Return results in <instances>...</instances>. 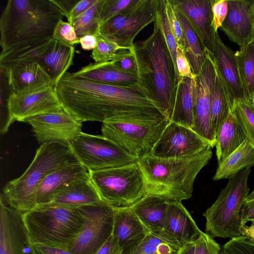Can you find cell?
<instances>
[{
    "mask_svg": "<svg viewBox=\"0 0 254 254\" xmlns=\"http://www.w3.org/2000/svg\"><path fill=\"white\" fill-rule=\"evenodd\" d=\"M55 88L63 109L82 123L148 122L166 119L138 82L127 86L111 85L66 72Z\"/></svg>",
    "mask_w": 254,
    "mask_h": 254,
    "instance_id": "obj_1",
    "label": "cell"
},
{
    "mask_svg": "<svg viewBox=\"0 0 254 254\" xmlns=\"http://www.w3.org/2000/svg\"><path fill=\"white\" fill-rule=\"evenodd\" d=\"M64 15L51 0H8L0 18V66L34 61L54 39Z\"/></svg>",
    "mask_w": 254,
    "mask_h": 254,
    "instance_id": "obj_2",
    "label": "cell"
},
{
    "mask_svg": "<svg viewBox=\"0 0 254 254\" xmlns=\"http://www.w3.org/2000/svg\"><path fill=\"white\" fill-rule=\"evenodd\" d=\"M131 51L136 62L138 82L170 121L178 80L170 53L158 26L154 24L150 36L134 43Z\"/></svg>",
    "mask_w": 254,
    "mask_h": 254,
    "instance_id": "obj_3",
    "label": "cell"
},
{
    "mask_svg": "<svg viewBox=\"0 0 254 254\" xmlns=\"http://www.w3.org/2000/svg\"><path fill=\"white\" fill-rule=\"evenodd\" d=\"M212 156L211 148L180 158H159L150 154L137 159L146 182L147 196L181 202L192 194L195 179Z\"/></svg>",
    "mask_w": 254,
    "mask_h": 254,
    "instance_id": "obj_4",
    "label": "cell"
},
{
    "mask_svg": "<svg viewBox=\"0 0 254 254\" xmlns=\"http://www.w3.org/2000/svg\"><path fill=\"white\" fill-rule=\"evenodd\" d=\"M78 163L69 145L42 144L24 173L5 185L0 198L6 204L24 214L36 206L37 189L49 174L64 166Z\"/></svg>",
    "mask_w": 254,
    "mask_h": 254,
    "instance_id": "obj_5",
    "label": "cell"
},
{
    "mask_svg": "<svg viewBox=\"0 0 254 254\" xmlns=\"http://www.w3.org/2000/svg\"><path fill=\"white\" fill-rule=\"evenodd\" d=\"M32 244L68 250L82 230L84 215L78 208L44 204L22 214Z\"/></svg>",
    "mask_w": 254,
    "mask_h": 254,
    "instance_id": "obj_6",
    "label": "cell"
},
{
    "mask_svg": "<svg viewBox=\"0 0 254 254\" xmlns=\"http://www.w3.org/2000/svg\"><path fill=\"white\" fill-rule=\"evenodd\" d=\"M250 169H245L229 179L215 201L203 213L205 233L212 238H232L241 234L240 212L249 195Z\"/></svg>",
    "mask_w": 254,
    "mask_h": 254,
    "instance_id": "obj_7",
    "label": "cell"
},
{
    "mask_svg": "<svg viewBox=\"0 0 254 254\" xmlns=\"http://www.w3.org/2000/svg\"><path fill=\"white\" fill-rule=\"evenodd\" d=\"M102 200L114 207H129L147 196L145 179L137 162L88 172Z\"/></svg>",
    "mask_w": 254,
    "mask_h": 254,
    "instance_id": "obj_8",
    "label": "cell"
},
{
    "mask_svg": "<svg viewBox=\"0 0 254 254\" xmlns=\"http://www.w3.org/2000/svg\"><path fill=\"white\" fill-rule=\"evenodd\" d=\"M69 146L79 163L88 172L127 165L138 159L103 135L82 132Z\"/></svg>",
    "mask_w": 254,
    "mask_h": 254,
    "instance_id": "obj_9",
    "label": "cell"
},
{
    "mask_svg": "<svg viewBox=\"0 0 254 254\" xmlns=\"http://www.w3.org/2000/svg\"><path fill=\"white\" fill-rule=\"evenodd\" d=\"M169 121L122 122L106 120L102 123V135L115 142L137 159L150 154Z\"/></svg>",
    "mask_w": 254,
    "mask_h": 254,
    "instance_id": "obj_10",
    "label": "cell"
},
{
    "mask_svg": "<svg viewBox=\"0 0 254 254\" xmlns=\"http://www.w3.org/2000/svg\"><path fill=\"white\" fill-rule=\"evenodd\" d=\"M158 2L159 0H137L102 24L99 32L114 41L122 49L131 50L138 33L155 21Z\"/></svg>",
    "mask_w": 254,
    "mask_h": 254,
    "instance_id": "obj_11",
    "label": "cell"
},
{
    "mask_svg": "<svg viewBox=\"0 0 254 254\" xmlns=\"http://www.w3.org/2000/svg\"><path fill=\"white\" fill-rule=\"evenodd\" d=\"M84 226L68 251L73 254H95L111 236L114 207L105 202L79 208Z\"/></svg>",
    "mask_w": 254,
    "mask_h": 254,
    "instance_id": "obj_12",
    "label": "cell"
},
{
    "mask_svg": "<svg viewBox=\"0 0 254 254\" xmlns=\"http://www.w3.org/2000/svg\"><path fill=\"white\" fill-rule=\"evenodd\" d=\"M212 148L192 129L169 121L150 154L159 158H180Z\"/></svg>",
    "mask_w": 254,
    "mask_h": 254,
    "instance_id": "obj_13",
    "label": "cell"
},
{
    "mask_svg": "<svg viewBox=\"0 0 254 254\" xmlns=\"http://www.w3.org/2000/svg\"><path fill=\"white\" fill-rule=\"evenodd\" d=\"M24 122L32 127L33 135L39 143L69 145L82 133V122L64 109L28 118Z\"/></svg>",
    "mask_w": 254,
    "mask_h": 254,
    "instance_id": "obj_14",
    "label": "cell"
},
{
    "mask_svg": "<svg viewBox=\"0 0 254 254\" xmlns=\"http://www.w3.org/2000/svg\"><path fill=\"white\" fill-rule=\"evenodd\" d=\"M63 110L55 87L29 94L11 92L7 100V120L1 133H4L14 121L24 122L36 116Z\"/></svg>",
    "mask_w": 254,
    "mask_h": 254,
    "instance_id": "obj_15",
    "label": "cell"
},
{
    "mask_svg": "<svg viewBox=\"0 0 254 254\" xmlns=\"http://www.w3.org/2000/svg\"><path fill=\"white\" fill-rule=\"evenodd\" d=\"M204 52V62L197 75L198 92L192 129L213 147L215 146L216 139L210 121V94L216 68L212 54L207 50Z\"/></svg>",
    "mask_w": 254,
    "mask_h": 254,
    "instance_id": "obj_16",
    "label": "cell"
},
{
    "mask_svg": "<svg viewBox=\"0 0 254 254\" xmlns=\"http://www.w3.org/2000/svg\"><path fill=\"white\" fill-rule=\"evenodd\" d=\"M0 254H34L22 213L0 198Z\"/></svg>",
    "mask_w": 254,
    "mask_h": 254,
    "instance_id": "obj_17",
    "label": "cell"
},
{
    "mask_svg": "<svg viewBox=\"0 0 254 254\" xmlns=\"http://www.w3.org/2000/svg\"><path fill=\"white\" fill-rule=\"evenodd\" d=\"M228 6L220 29L240 47L248 44L254 36V0H228Z\"/></svg>",
    "mask_w": 254,
    "mask_h": 254,
    "instance_id": "obj_18",
    "label": "cell"
},
{
    "mask_svg": "<svg viewBox=\"0 0 254 254\" xmlns=\"http://www.w3.org/2000/svg\"><path fill=\"white\" fill-rule=\"evenodd\" d=\"M171 0L186 17L203 50L213 54L216 33L213 26V0Z\"/></svg>",
    "mask_w": 254,
    "mask_h": 254,
    "instance_id": "obj_19",
    "label": "cell"
},
{
    "mask_svg": "<svg viewBox=\"0 0 254 254\" xmlns=\"http://www.w3.org/2000/svg\"><path fill=\"white\" fill-rule=\"evenodd\" d=\"M4 73L7 77L12 93L29 94L54 87L51 77L45 69L35 61L18 63Z\"/></svg>",
    "mask_w": 254,
    "mask_h": 254,
    "instance_id": "obj_20",
    "label": "cell"
},
{
    "mask_svg": "<svg viewBox=\"0 0 254 254\" xmlns=\"http://www.w3.org/2000/svg\"><path fill=\"white\" fill-rule=\"evenodd\" d=\"M147 233L129 207H114L112 235L123 251V254H130Z\"/></svg>",
    "mask_w": 254,
    "mask_h": 254,
    "instance_id": "obj_21",
    "label": "cell"
},
{
    "mask_svg": "<svg viewBox=\"0 0 254 254\" xmlns=\"http://www.w3.org/2000/svg\"><path fill=\"white\" fill-rule=\"evenodd\" d=\"M168 202L163 231L177 241L181 247L195 242L202 231L189 212L182 202L168 200Z\"/></svg>",
    "mask_w": 254,
    "mask_h": 254,
    "instance_id": "obj_22",
    "label": "cell"
},
{
    "mask_svg": "<svg viewBox=\"0 0 254 254\" xmlns=\"http://www.w3.org/2000/svg\"><path fill=\"white\" fill-rule=\"evenodd\" d=\"M212 55L218 74L232 100L246 97L239 74L235 53L224 44L218 32L215 33Z\"/></svg>",
    "mask_w": 254,
    "mask_h": 254,
    "instance_id": "obj_23",
    "label": "cell"
},
{
    "mask_svg": "<svg viewBox=\"0 0 254 254\" xmlns=\"http://www.w3.org/2000/svg\"><path fill=\"white\" fill-rule=\"evenodd\" d=\"M104 202L88 174L70 183L60 190L52 201L47 204L78 208Z\"/></svg>",
    "mask_w": 254,
    "mask_h": 254,
    "instance_id": "obj_24",
    "label": "cell"
},
{
    "mask_svg": "<svg viewBox=\"0 0 254 254\" xmlns=\"http://www.w3.org/2000/svg\"><path fill=\"white\" fill-rule=\"evenodd\" d=\"M198 92L197 76L179 77L175 89L174 103L170 122L192 129Z\"/></svg>",
    "mask_w": 254,
    "mask_h": 254,
    "instance_id": "obj_25",
    "label": "cell"
},
{
    "mask_svg": "<svg viewBox=\"0 0 254 254\" xmlns=\"http://www.w3.org/2000/svg\"><path fill=\"white\" fill-rule=\"evenodd\" d=\"M88 174L87 169L79 163L64 166L52 172L43 180L37 189V205L51 203L60 190L75 179Z\"/></svg>",
    "mask_w": 254,
    "mask_h": 254,
    "instance_id": "obj_26",
    "label": "cell"
},
{
    "mask_svg": "<svg viewBox=\"0 0 254 254\" xmlns=\"http://www.w3.org/2000/svg\"><path fill=\"white\" fill-rule=\"evenodd\" d=\"M74 52V47L65 45L54 39L34 61L45 69L55 87L72 64Z\"/></svg>",
    "mask_w": 254,
    "mask_h": 254,
    "instance_id": "obj_27",
    "label": "cell"
},
{
    "mask_svg": "<svg viewBox=\"0 0 254 254\" xmlns=\"http://www.w3.org/2000/svg\"><path fill=\"white\" fill-rule=\"evenodd\" d=\"M72 74L81 78L111 85L127 86L138 82L137 74L121 69L112 61L90 63Z\"/></svg>",
    "mask_w": 254,
    "mask_h": 254,
    "instance_id": "obj_28",
    "label": "cell"
},
{
    "mask_svg": "<svg viewBox=\"0 0 254 254\" xmlns=\"http://www.w3.org/2000/svg\"><path fill=\"white\" fill-rule=\"evenodd\" d=\"M168 200L153 195H147L129 207L148 232L163 231Z\"/></svg>",
    "mask_w": 254,
    "mask_h": 254,
    "instance_id": "obj_29",
    "label": "cell"
},
{
    "mask_svg": "<svg viewBox=\"0 0 254 254\" xmlns=\"http://www.w3.org/2000/svg\"><path fill=\"white\" fill-rule=\"evenodd\" d=\"M232 103L229 93L216 69L210 94V121L216 139L219 130L231 112Z\"/></svg>",
    "mask_w": 254,
    "mask_h": 254,
    "instance_id": "obj_30",
    "label": "cell"
},
{
    "mask_svg": "<svg viewBox=\"0 0 254 254\" xmlns=\"http://www.w3.org/2000/svg\"><path fill=\"white\" fill-rule=\"evenodd\" d=\"M246 139L245 133L231 112L216 136L215 146L218 165L236 150Z\"/></svg>",
    "mask_w": 254,
    "mask_h": 254,
    "instance_id": "obj_31",
    "label": "cell"
},
{
    "mask_svg": "<svg viewBox=\"0 0 254 254\" xmlns=\"http://www.w3.org/2000/svg\"><path fill=\"white\" fill-rule=\"evenodd\" d=\"M254 166V147L246 139L219 165L212 179H230L240 172Z\"/></svg>",
    "mask_w": 254,
    "mask_h": 254,
    "instance_id": "obj_32",
    "label": "cell"
},
{
    "mask_svg": "<svg viewBox=\"0 0 254 254\" xmlns=\"http://www.w3.org/2000/svg\"><path fill=\"white\" fill-rule=\"evenodd\" d=\"M172 4L182 27L185 48L184 52L190 64L193 73L197 75L204 62V50L196 34L182 11L173 3Z\"/></svg>",
    "mask_w": 254,
    "mask_h": 254,
    "instance_id": "obj_33",
    "label": "cell"
},
{
    "mask_svg": "<svg viewBox=\"0 0 254 254\" xmlns=\"http://www.w3.org/2000/svg\"><path fill=\"white\" fill-rule=\"evenodd\" d=\"M181 246L163 231L148 232L130 254H177Z\"/></svg>",
    "mask_w": 254,
    "mask_h": 254,
    "instance_id": "obj_34",
    "label": "cell"
},
{
    "mask_svg": "<svg viewBox=\"0 0 254 254\" xmlns=\"http://www.w3.org/2000/svg\"><path fill=\"white\" fill-rule=\"evenodd\" d=\"M239 74L246 97H254V49L252 41L235 53Z\"/></svg>",
    "mask_w": 254,
    "mask_h": 254,
    "instance_id": "obj_35",
    "label": "cell"
},
{
    "mask_svg": "<svg viewBox=\"0 0 254 254\" xmlns=\"http://www.w3.org/2000/svg\"><path fill=\"white\" fill-rule=\"evenodd\" d=\"M231 112L247 139L254 147V102L253 100L247 97L234 99Z\"/></svg>",
    "mask_w": 254,
    "mask_h": 254,
    "instance_id": "obj_36",
    "label": "cell"
},
{
    "mask_svg": "<svg viewBox=\"0 0 254 254\" xmlns=\"http://www.w3.org/2000/svg\"><path fill=\"white\" fill-rule=\"evenodd\" d=\"M104 1L97 0L92 6L70 23L78 38L87 34L95 35L99 32L101 25L100 14Z\"/></svg>",
    "mask_w": 254,
    "mask_h": 254,
    "instance_id": "obj_37",
    "label": "cell"
},
{
    "mask_svg": "<svg viewBox=\"0 0 254 254\" xmlns=\"http://www.w3.org/2000/svg\"><path fill=\"white\" fill-rule=\"evenodd\" d=\"M154 24L158 26L166 42L172 59L176 77L178 81L179 76L176 63V50L178 45L169 24L164 0H159L156 16Z\"/></svg>",
    "mask_w": 254,
    "mask_h": 254,
    "instance_id": "obj_38",
    "label": "cell"
},
{
    "mask_svg": "<svg viewBox=\"0 0 254 254\" xmlns=\"http://www.w3.org/2000/svg\"><path fill=\"white\" fill-rule=\"evenodd\" d=\"M95 36L97 45L92 50L91 57L96 63L112 61L117 52L123 49L114 41L99 32Z\"/></svg>",
    "mask_w": 254,
    "mask_h": 254,
    "instance_id": "obj_39",
    "label": "cell"
},
{
    "mask_svg": "<svg viewBox=\"0 0 254 254\" xmlns=\"http://www.w3.org/2000/svg\"><path fill=\"white\" fill-rule=\"evenodd\" d=\"M220 254H254V240L244 236L231 238L223 246Z\"/></svg>",
    "mask_w": 254,
    "mask_h": 254,
    "instance_id": "obj_40",
    "label": "cell"
},
{
    "mask_svg": "<svg viewBox=\"0 0 254 254\" xmlns=\"http://www.w3.org/2000/svg\"><path fill=\"white\" fill-rule=\"evenodd\" d=\"M137 0H104L100 14L101 25L122 13Z\"/></svg>",
    "mask_w": 254,
    "mask_h": 254,
    "instance_id": "obj_41",
    "label": "cell"
},
{
    "mask_svg": "<svg viewBox=\"0 0 254 254\" xmlns=\"http://www.w3.org/2000/svg\"><path fill=\"white\" fill-rule=\"evenodd\" d=\"M53 38L69 46L79 43V39L74 28L69 22L60 20L57 23L53 34Z\"/></svg>",
    "mask_w": 254,
    "mask_h": 254,
    "instance_id": "obj_42",
    "label": "cell"
},
{
    "mask_svg": "<svg viewBox=\"0 0 254 254\" xmlns=\"http://www.w3.org/2000/svg\"><path fill=\"white\" fill-rule=\"evenodd\" d=\"M166 12L169 24L178 46L184 51V44L182 27L171 0H164Z\"/></svg>",
    "mask_w": 254,
    "mask_h": 254,
    "instance_id": "obj_43",
    "label": "cell"
},
{
    "mask_svg": "<svg viewBox=\"0 0 254 254\" xmlns=\"http://www.w3.org/2000/svg\"><path fill=\"white\" fill-rule=\"evenodd\" d=\"M112 61L121 69L137 74V66L133 52L131 50H119Z\"/></svg>",
    "mask_w": 254,
    "mask_h": 254,
    "instance_id": "obj_44",
    "label": "cell"
},
{
    "mask_svg": "<svg viewBox=\"0 0 254 254\" xmlns=\"http://www.w3.org/2000/svg\"><path fill=\"white\" fill-rule=\"evenodd\" d=\"M220 245L202 231L195 241L194 254H220Z\"/></svg>",
    "mask_w": 254,
    "mask_h": 254,
    "instance_id": "obj_45",
    "label": "cell"
},
{
    "mask_svg": "<svg viewBox=\"0 0 254 254\" xmlns=\"http://www.w3.org/2000/svg\"><path fill=\"white\" fill-rule=\"evenodd\" d=\"M211 9L213 28L215 32H217L228 13V0H213Z\"/></svg>",
    "mask_w": 254,
    "mask_h": 254,
    "instance_id": "obj_46",
    "label": "cell"
},
{
    "mask_svg": "<svg viewBox=\"0 0 254 254\" xmlns=\"http://www.w3.org/2000/svg\"><path fill=\"white\" fill-rule=\"evenodd\" d=\"M176 63L179 77L193 78L197 76L193 73L185 52L179 46L176 50Z\"/></svg>",
    "mask_w": 254,
    "mask_h": 254,
    "instance_id": "obj_47",
    "label": "cell"
},
{
    "mask_svg": "<svg viewBox=\"0 0 254 254\" xmlns=\"http://www.w3.org/2000/svg\"><path fill=\"white\" fill-rule=\"evenodd\" d=\"M97 0H78L72 9L68 17V22L70 23L75 18L82 14L91 6Z\"/></svg>",
    "mask_w": 254,
    "mask_h": 254,
    "instance_id": "obj_48",
    "label": "cell"
},
{
    "mask_svg": "<svg viewBox=\"0 0 254 254\" xmlns=\"http://www.w3.org/2000/svg\"><path fill=\"white\" fill-rule=\"evenodd\" d=\"M254 221V199L244 202L240 212L241 227Z\"/></svg>",
    "mask_w": 254,
    "mask_h": 254,
    "instance_id": "obj_49",
    "label": "cell"
},
{
    "mask_svg": "<svg viewBox=\"0 0 254 254\" xmlns=\"http://www.w3.org/2000/svg\"><path fill=\"white\" fill-rule=\"evenodd\" d=\"M95 254H123V251L111 235Z\"/></svg>",
    "mask_w": 254,
    "mask_h": 254,
    "instance_id": "obj_50",
    "label": "cell"
},
{
    "mask_svg": "<svg viewBox=\"0 0 254 254\" xmlns=\"http://www.w3.org/2000/svg\"><path fill=\"white\" fill-rule=\"evenodd\" d=\"M34 254H73L68 250L46 247L39 244H32Z\"/></svg>",
    "mask_w": 254,
    "mask_h": 254,
    "instance_id": "obj_51",
    "label": "cell"
},
{
    "mask_svg": "<svg viewBox=\"0 0 254 254\" xmlns=\"http://www.w3.org/2000/svg\"><path fill=\"white\" fill-rule=\"evenodd\" d=\"M67 19L69 14L78 0H51Z\"/></svg>",
    "mask_w": 254,
    "mask_h": 254,
    "instance_id": "obj_52",
    "label": "cell"
},
{
    "mask_svg": "<svg viewBox=\"0 0 254 254\" xmlns=\"http://www.w3.org/2000/svg\"><path fill=\"white\" fill-rule=\"evenodd\" d=\"M79 44L84 50H93L96 46L97 39L94 35L87 34L80 38Z\"/></svg>",
    "mask_w": 254,
    "mask_h": 254,
    "instance_id": "obj_53",
    "label": "cell"
},
{
    "mask_svg": "<svg viewBox=\"0 0 254 254\" xmlns=\"http://www.w3.org/2000/svg\"><path fill=\"white\" fill-rule=\"evenodd\" d=\"M241 234L248 238L254 240V221L251 222V224L244 225L241 227Z\"/></svg>",
    "mask_w": 254,
    "mask_h": 254,
    "instance_id": "obj_54",
    "label": "cell"
},
{
    "mask_svg": "<svg viewBox=\"0 0 254 254\" xmlns=\"http://www.w3.org/2000/svg\"><path fill=\"white\" fill-rule=\"evenodd\" d=\"M195 242L187 243L182 246L177 254H194Z\"/></svg>",
    "mask_w": 254,
    "mask_h": 254,
    "instance_id": "obj_55",
    "label": "cell"
},
{
    "mask_svg": "<svg viewBox=\"0 0 254 254\" xmlns=\"http://www.w3.org/2000/svg\"><path fill=\"white\" fill-rule=\"evenodd\" d=\"M254 199V190L253 191L249 194L247 198L245 199L246 201H250Z\"/></svg>",
    "mask_w": 254,
    "mask_h": 254,
    "instance_id": "obj_56",
    "label": "cell"
},
{
    "mask_svg": "<svg viewBox=\"0 0 254 254\" xmlns=\"http://www.w3.org/2000/svg\"><path fill=\"white\" fill-rule=\"evenodd\" d=\"M252 42H253V46H254V37H253V40H252Z\"/></svg>",
    "mask_w": 254,
    "mask_h": 254,
    "instance_id": "obj_57",
    "label": "cell"
},
{
    "mask_svg": "<svg viewBox=\"0 0 254 254\" xmlns=\"http://www.w3.org/2000/svg\"><path fill=\"white\" fill-rule=\"evenodd\" d=\"M253 102H254V98H253Z\"/></svg>",
    "mask_w": 254,
    "mask_h": 254,
    "instance_id": "obj_58",
    "label": "cell"
}]
</instances>
